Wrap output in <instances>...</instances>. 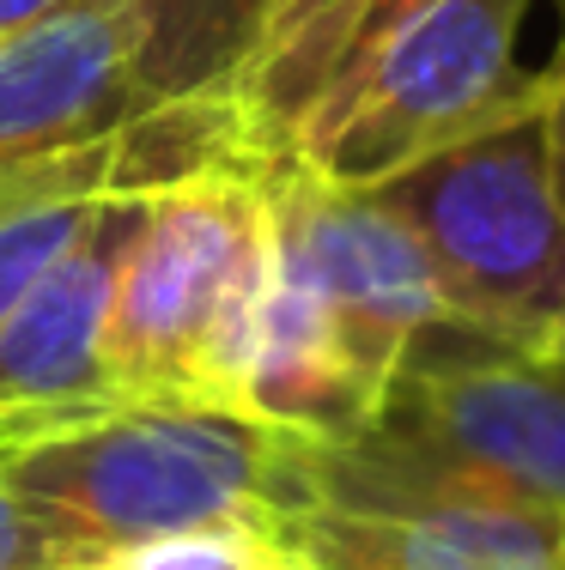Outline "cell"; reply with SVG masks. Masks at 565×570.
<instances>
[{
	"instance_id": "cell-1",
	"label": "cell",
	"mask_w": 565,
	"mask_h": 570,
	"mask_svg": "<svg viewBox=\"0 0 565 570\" xmlns=\"http://www.w3.org/2000/svg\"><path fill=\"white\" fill-rule=\"evenodd\" d=\"M0 485L79 564L171 540H262L322 504V443L220 406H116L0 455Z\"/></svg>"
},
{
	"instance_id": "cell-8",
	"label": "cell",
	"mask_w": 565,
	"mask_h": 570,
	"mask_svg": "<svg viewBox=\"0 0 565 570\" xmlns=\"http://www.w3.org/2000/svg\"><path fill=\"white\" fill-rule=\"evenodd\" d=\"M146 200H110L91 230L0 322V455L116 413L104 322Z\"/></svg>"
},
{
	"instance_id": "cell-9",
	"label": "cell",
	"mask_w": 565,
	"mask_h": 570,
	"mask_svg": "<svg viewBox=\"0 0 565 570\" xmlns=\"http://www.w3.org/2000/svg\"><path fill=\"white\" fill-rule=\"evenodd\" d=\"M146 110L128 0H61L0 37V183L110 140Z\"/></svg>"
},
{
	"instance_id": "cell-20",
	"label": "cell",
	"mask_w": 565,
	"mask_h": 570,
	"mask_svg": "<svg viewBox=\"0 0 565 570\" xmlns=\"http://www.w3.org/2000/svg\"><path fill=\"white\" fill-rule=\"evenodd\" d=\"M559 7H565V0H559Z\"/></svg>"
},
{
	"instance_id": "cell-7",
	"label": "cell",
	"mask_w": 565,
	"mask_h": 570,
	"mask_svg": "<svg viewBox=\"0 0 565 570\" xmlns=\"http://www.w3.org/2000/svg\"><path fill=\"white\" fill-rule=\"evenodd\" d=\"M299 570H559L565 522L456 492H401L322 450V504L280 534Z\"/></svg>"
},
{
	"instance_id": "cell-4",
	"label": "cell",
	"mask_w": 565,
	"mask_h": 570,
	"mask_svg": "<svg viewBox=\"0 0 565 570\" xmlns=\"http://www.w3.org/2000/svg\"><path fill=\"white\" fill-rule=\"evenodd\" d=\"M420 249L444 316L547 341L565 334V207L547 158V79L535 104L371 188Z\"/></svg>"
},
{
	"instance_id": "cell-16",
	"label": "cell",
	"mask_w": 565,
	"mask_h": 570,
	"mask_svg": "<svg viewBox=\"0 0 565 570\" xmlns=\"http://www.w3.org/2000/svg\"><path fill=\"white\" fill-rule=\"evenodd\" d=\"M426 7H438V0H371L366 19H359V31H353V43H347V56H341V67H334V79L359 73V67H366V61H371L377 49H383L408 19H420ZM334 79H329V86H334Z\"/></svg>"
},
{
	"instance_id": "cell-2",
	"label": "cell",
	"mask_w": 565,
	"mask_h": 570,
	"mask_svg": "<svg viewBox=\"0 0 565 570\" xmlns=\"http://www.w3.org/2000/svg\"><path fill=\"white\" fill-rule=\"evenodd\" d=\"M334 455L377 485L565 522V334L517 341L432 316L401 346L371 431Z\"/></svg>"
},
{
	"instance_id": "cell-19",
	"label": "cell",
	"mask_w": 565,
	"mask_h": 570,
	"mask_svg": "<svg viewBox=\"0 0 565 570\" xmlns=\"http://www.w3.org/2000/svg\"><path fill=\"white\" fill-rule=\"evenodd\" d=\"M559 570H565V552H559Z\"/></svg>"
},
{
	"instance_id": "cell-10",
	"label": "cell",
	"mask_w": 565,
	"mask_h": 570,
	"mask_svg": "<svg viewBox=\"0 0 565 570\" xmlns=\"http://www.w3.org/2000/svg\"><path fill=\"white\" fill-rule=\"evenodd\" d=\"M383 389L366 364L353 358L329 334V322L316 316V304L304 292H292L286 279L267 285L262 328H255L244 389L237 406L262 425H286L299 438L322 443V450H347L371 431Z\"/></svg>"
},
{
	"instance_id": "cell-12",
	"label": "cell",
	"mask_w": 565,
	"mask_h": 570,
	"mask_svg": "<svg viewBox=\"0 0 565 570\" xmlns=\"http://www.w3.org/2000/svg\"><path fill=\"white\" fill-rule=\"evenodd\" d=\"M134 67L153 104L232 98L267 0H128Z\"/></svg>"
},
{
	"instance_id": "cell-15",
	"label": "cell",
	"mask_w": 565,
	"mask_h": 570,
	"mask_svg": "<svg viewBox=\"0 0 565 570\" xmlns=\"http://www.w3.org/2000/svg\"><path fill=\"white\" fill-rule=\"evenodd\" d=\"M67 564H79V559L67 547H56L31 522V510L0 485V570H67Z\"/></svg>"
},
{
	"instance_id": "cell-17",
	"label": "cell",
	"mask_w": 565,
	"mask_h": 570,
	"mask_svg": "<svg viewBox=\"0 0 565 570\" xmlns=\"http://www.w3.org/2000/svg\"><path fill=\"white\" fill-rule=\"evenodd\" d=\"M542 79H547V158H554V188L565 207V56Z\"/></svg>"
},
{
	"instance_id": "cell-5",
	"label": "cell",
	"mask_w": 565,
	"mask_h": 570,
	"mask_svg": "<svg viewBox=\"0 0 565 570\" xmlns=\"http://www.w3.org/2000/svg\"><path fill=\"white\" fill-rule=\"evenodd\" d=\"M529 0H438L359 73L334 79L299 121L292 158L341 188H377L426 153L468 140L535 104L542 73L517 67Z\"/></svg>"
},
{
	"instance_id": "cell-14",
	"label": "cell",
	"mask_w": 565,
	"mask_h": 570,
	"mask_svg": "<svg viewBox=\"0 0 565 570\" xmlns=\"http://www.w3.org/2000/svg\"><path fill=\"white\" fill-rule=\"evenodd\" d=\"M67 570H299L286 552L262 540H171V547H140V552H110Z\"/></svg>"
},
{
	"instance_id": "cell-18",
	"label": "cell",
	"mask_w": 565,
	"mask_h": 570,
	"mask_svg": "<svg viewBox=\"0 0 565 570\" xmlns=\"http://www.w3.org/2000/svg\"><path fill=\"white\" fill-rule=\"evenodd\" d=\"M61 0H0V37L7 31H19V24H31V19H43V12H56Z\"/></svg>"
},
{
	"instance_id": "cell-3",
	"label": "cell",
	"mask_w": 565,
	"mask_h": 570,
	"mask_svg": "<svg viewBox=\"0 0 565 570\" xmlns=\"http://www.w3.org/2000/svg\"><path fill=\"white\" fill-rule=\"evenodd\" d=\"M262 170H213L146 200L104 322L123 406L244 413L237 389L274 285Z\"/></svg>"
},
{
	"instance_id": "cell-6",
	"label": "cell",
	"mask_w": 565,
	"mask_h": 570,
	"mask_svg": "<svg viewBox=\"0 0 565 570\" xmlns=\"http://www.w3.org/2000/svg\"><path fill=\"white\" fill-rule=\"evenodd\" d=\"M262 207L274 279L311 297L334 341L389 383L401 346L444 316L408 225L371 188H341L292 153L262 170Z\"/></svg>"
},
{
	"instance_id": "cell-13",
	"label": "cell",
	"mask_w": 565,
	"mask_h": 570,
	"mask_svg": "<svg viewBox=\"0 0 565 570\" xmlns=\"http://www.w3.org/2000/svg\"><path fill=\"white\" fill-rule=\"evenodd\" d=\"M110 200L91 195H37V188H0V322L25 292L91 230Z\"/></svg>"
},
{
	"instance_id": "cell-11",
	"label": "cell",
	"mask_w": 565,
	"mask_h": 570,
	"mask_svg": "<svg viewBox=\"0 0 565 570\" xmlns=\"http://www.w3.org/2000/svg\"><path fill=\"white\" fill-rule=\"evenodd\" d=\"M371 0H267L255 49L232 86L237 121L262 158H286L299 121L316 110Z\"/></svg>"
}]
</instances>
